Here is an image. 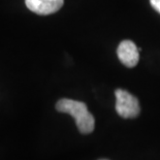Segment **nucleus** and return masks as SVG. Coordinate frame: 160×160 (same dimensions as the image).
Segmentation results:
<instances>
[{
	"mask_svg": "<svg viewBox=\"0 0 160 160\" xmlns=\"http://www.w3.org/2000/svg\"><path fill=\"white\" fill-rule=\"evenodd\" d=\"M139 51L131 40H123L117 49V54L119 60L124 64L126 67H134L138 63L139 60Z\"/></svg>",
	"mask_w": 160,
	"mask_h": 160,
	"instance_id": "obj_3",
	"label": "nucleus"
},
{
	"mask_svg": "<svg viewBox=\"0 0 160 160\" xmlns=\"http://www.w3.org/2000/svg\"><path fill=\"white\" fill-rule=\"evenodd\" d=\"M116 96V111L118 115L125 119L137 118L141 112V107L138 98L129 92L117 89L115 91Z\"/></svg>",
	"mask_w": 160,
	"mask_h": 160,
	"instance_id": "obj_2",
	"label": "nucleus"
},
{
	"mask_svg": "<svg viewBox=\"0 0 160 160\" xmlns=\"http://www.w3.org/2000/svg\"><path fill=\"white\" fill-rule=\"evenodd\" d=\"M26 6L37 15L47 16L58 12L62 8L64 0H25Z\"/></svg>",
	"mask_w": 160,
	"mask_h": 160,
	"instance_id": "obj_4",
	"label": "nucleus"
},
{
	"mask_svg": "<svg viewBox=\"0 0 160 160\" xmlns=\"http://www.w3.org/2000/svg\"><path fill=\"white\" fill-rule=\"evenodd\" d=\"M56 110L60 113L70 115L74 119L78 129L81 133L89 134L95 128V119L89 111L86 103L82 101L63 98L56 103Z\"/></svg>",
	"mask_w": 160,
	"mask_h": 160,
	"instance_id": "obj_1",
	"label": "nucleus"
},
{
	"mask_svg": "<svg viewBox=\"0 0 160 160\" xmlns=\"http://www.w3.org/2000/svg\"><path fill=\"white\" fill-rule=\"evenodd\" d=\"M152 8L160 13V0H150Z\"/></svg>",
	"mask_w": 160,
	"mask_h": 160,
	"instance_id": "obj_5",
	"label": "nucleus"
},
{
	"mask_svg": "<svg viewBox=\"0 0 160 160\" xmlns=\"http://www.w3.org/2000/svg\"><path fill=\"white\" fill-rule=\"evenodd\" d=\"M100 160H107V159H100Z\"/></svg>",
	"mask_w": 160,
	"mask_h": 160,
	"instance_id": "obj_6",
	"label": "nucleus"
}]
</instances>
